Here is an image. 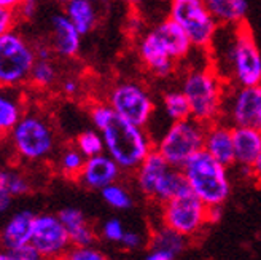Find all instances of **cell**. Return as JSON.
<instances>
[{
	"mask_svg": "<svg viewBox=\"0 0 261 260\" xmlns=\"http://www.w3.org/2000/svg\"><path fill=\"white\" fill-rule=\"evenodd\" d=\"M19 19H32L37 15L38 10V2L37 0H22V2L15 8Z\"/></svg>",
	"mask_w": 261,
	"mask_h": 260,
	"instance_id": "8d00e7d4",
	"label": "cell"
},
{
	"mask_svg": "<svg viewBox=\"0 0 261 260\" xmlns=\"http://www.w3.org/2000/svg\"><path fill=\"white\" fill-rule=\"evenodd\" d=\"M252 171H253V177L261 179V152H259L258 158H256V161H255V164L252 168Z\"/></svg>",
	"mask_w": 261,
	"mask_h": 260,
	"instance_id": "ee69618b",
	"label": "cell"
},
{
	"mask_svg": "<svg viewBox=\"0 0 261 260\" xmlns=\"http://www.w3.org/2000/svg\"><path fill=\"white\" fill-rule=\"evenodd\" d=\"M124 233H126V230L118 219H110L102 225V235L110 243H121Z\"/></svg>",
	"mask_w": 261,
	"mask_h": 260,
	"instance_id": "e575fe53",
	"label": "cell"
},
{
	"mask_svg": "<svg viewBox=\"0 0 261 260\" xmlns=\"http://www.w3.org/2000/svg\"><path fill=\"white\" fill-rule=\"evenodd\" d=\"M65 258L69 260H106V254L102 251L91 248L89 246H72L69 252L65 254Z\"/></svg>",
	"mask_w": 261,
	"mask_h": 260,
	"instance_id": "d6a6232c",
	"label": "cell"
},
{
	"mask_svg": "<svg viewBox=\"0 0 261 260\" xmlns=\"http://www.w3.org/2000/svg\"><path fill=\"white\" fill-rule=\"evenodd\" d=\"M205 5L220 26H238L245 22L249 10L247 0H205Z\"/></svg>",
	"mask_w": 261,
	"mask_h": 260,
	"instance_id": "603a6c76",
	"label": "cell"
},
{
	"mask_svg": "<svg viewBox=\"0 0 261 260\" xmlns=\"http://www.w3.org/2000/svg\"><path fill=\"white\" fill-rule=\"evenodd\" d=\"M221 217V206H208V224H214Z\"/></svg>",
	"mask_w": 261,
	"mask_h": 260,
	"instance_id": "7bdbcfd3",
	"label": "cell"
},
{
	"mask_svg": "<svg viewBox=\"0 0 261 260\" xmlns=\"http://www.w3.org/2000/svg\"><path fill=\"white\" fill-rule=\"evenodd\" d=\"M145 258L147 260H174L175 255L163 249H150Z\"/></svg>",
	"mask_w": 261,
	"mask_h": 260,
	"instance_id": "f35d334b",
	"label": "cell"
},
{
	"mask_svg": "<svg viewBox=\"0 0 261 260\" xmlns=\"http://www.w3.org/2000/svg\"><path fill=\"white\" fill-rule=\"evenodd\" d=\"M169 18L184 29L194 48L207 50L214 43L220 24L207 8L205 0H169Z\"/></svg>",
	"mask_w": 261,
	"mask_h": 260,
	"instance_id": "52a82bcc",
	"label": "cell"
},
{
	"mask_svg": "<svg viewBox=\"0 0 261 260\" xmlns=\"http://www.w3.org/2000/svg\"><path fill=\"white\" fill-rule=\"evenodd\" d=\"M0 190H5L13 198H16L28 193L31 190V185L28 179L21 173L13 171V170H4L0 173Z\"/></svg>",
	"mask_w": 261,
	"mask_h": 260,
	"instance_id": "f546056e",
	"label": "cell"
},
{
	"mask_svg": "<svg viewBox=\"0 0 261 260\" xmlns=\"http://www.w3.org/2000/svg\"><path fill=\"white\" fill-rule=\"evenodd\" d=\"M7 136L16 157L29 163L48 158L56 142L55 129L46 116L29 110Z\"/></svg>",
	"mask_w": 261,
	"mask_h": 260,
	"instance_id": "5b68a950",
	"label": "cell"
},
{
	"mask_svg": "<svg viewBox=\"0 0 261 260\" xmlns=\"http://www.w3.org/2000/svg\"><path fill=\"white\" fill-rule=\"evenodd\" d=\"M86 157L82 153V150L75 147H69L65 149L61 153V158H59V171L64 177L67 179H73L76 180L78 176H80L83 166H85Z\"/></svg>",
	"mask_w": 261,
	"mask_h": 260,
	"instance_id": "4316f807",
	"label": "cell"
},
{
	"mask_svg": "<svg viewBox=\"0 0 261 260\" xmlns=\"http://www.w3.org/2000/svg\"><path fill=\"white\" fill-rule=\"evenodd\" d=\"M55 2H59V4H65L67 0H55Z\"/></svg>",
	"mask_w": 261,
	"mask_h": 260,
	"instance_id": "7dc6e473",
	"label": "cell"
},
{
	"mask_svg": "<svg viewBox=\"0 0 261 260\" xmlns=\"http://www.w3.org/2000/svg\"><path fill=\"white\" fill-rule=\"evenodd\" d=\"M53 48H49L46 45H38L35 48V55H37V59H51L53 58Z\"/></svg>",
	"mask_w": 261,
	"mask_h": 260,
	"instance_id": "60d3db41",
	"label": "cell"
},
{
	"mask_svg": "<svg viewBox=\"0 0 261 260\" xmlns=\"http://www.w3.org/2000/svg\"><path fill=\"white\" fill-rule=\"evenodd\" d=\"M123 4L129 5V7H134V5H139L140 4V0H121Z\"/></svg>",
	"mask_w": 261,
	"mask_h": 260,
	"instance_id": "bcb514c9",
	"label": "cell"
},
{
	"mask_svg": "<svg viewBox=\"0 0 261 260\" xmlns=\"http://www.w3.org/2000/svg\"><path fill=\"white\" fill-rule=\"evenodd\" d=\"M223 80L214 66L194 67L185 75L181 89L190 101L193 119L204 125L220 120L225 106Z\"/></svg>",
	"mask_w": 261,
	"mask_h": 260,
	"instance_id": "7a4b0ae2",
	"label": "cell"
},
{
	"mask_svg": "<svg viewBox=\"0 0 261 260\" xmlns=\"http://www.w3.org/2000/svg\"><path fill=\"white\" fill-rule=\"evenodd\" d=\"M100 197L113 209L124 211L133 206V200H130L127 190L118 184H115V182L100 190Z\"/></svg>",
	"mask_w": 261,
	"mask_h": 260,
	"instance_id": "4dcf8cb0",
	"label": "cell"
},
{
	"mask_svg": "<svg viewBox=\"0 0 261 260\" xmlns=\"http://www.w3.org/2000/svg\"><path fill=\"white\" fill-rule=\"evenodd\" d=\"M75 146L82 150V153L86 158L96 157L106 152V142H103L102 133L99 129H86L80 133L75 139Z\"/></svg>",
	"mask_w": 261,
	"mask_h": 260,
	"instance_id": "f1b7e54d",
	"label": "cell"
},
{
	"mask_svg": "<svg viewBox=\"0 0 261 260\" xmlns=\"http://www.w3.org/2000/svg\"><path fill=\"white\" fill-rule=\"evenodd\" d=\"M22 0H0V7H8V8H16Z\"/></svg>",
	"mask_w": 261,
	"mask_h": 260,
	"instance_id": "f6af8a7d",
	"label": "cell"
},
{
	"mask_svg": "<svg viewBox=\"0 0 261 260\" xmlns=\"http://www.w3.org/2000/svg\"><path fill=\"white\" fill-rule=\"evenodd\" d=\"M18 19H19V16L15 8L0 7V34L13 31Z\"/></svg>",
	"mask_w": 261,
	"mask_h": 260,
	"instance_id": "d590c367",
	"label": "cell"
},
{
	"mask_svg": "<svg viewBox=\"0 0 261 260\" xmlns=\"http://www.w3.org/2000/svg\"><path fill=\"white\" fill-rule=\"evenodd\" d=\"M58 79V72L56 67L51 59H37L31 77H29V82L32 86L38 88V89H46L49 86H53L55 82Z\"/></svg>",
	"mask_w": 261,
	"mask_h": 260,
	"instance_id": "83f0119b",
	"label": "cell"
},
{
	"mask_svg": "<svg viewBox=\"0 0 261 260\" xmlns=\"http://www.w3.org/2000/svg\"><path fill=\"white\" fill-rule=\"evenodd\" d=\"M190 188L207 206H221L231 193L228 166L214 158L207 150H199L181 168Z\"/></svg>",
	"mask_w": 261,
	"mask_h": 260,
	"instance_id": "277c9868",
	"label": "cell"
},
{
	"mask_svg": "<svg viewBox=\"0 0 261 260\" xmlns=\"http://www.w3.org/2000/svg\"><path fill=\"white\" fill-rule=\"evenodd\" d=\"M11 200H13V197H11L8 192L0 190V211L5 212L8 207H10V204H11Z\"/></svg>",
	"mask_w": 261,
	"mask_h": 260,
	"instance_id": "b9f144b4",
	"label": "cell"
},
{
	"mask_svg": "<svg viewBox=\"0 0 261 260\" xmlns=\"http://www.w3.org/2000/svg\"><path fill=\"white\" fill-rule=\"evenodd\" d=\"M137 51L142 64L154 77L164 79V77L172 74L177 61L169 55L167 48L161 42V38L154 34V31L145 34L140 38Z\"/></svg>",
	"mask_w": 261,
	"mask_h": 260,
	"instance_id": "4fadbf2b",
	"label": "cell"
},
{
	"mask_svg": "<svg viewBox=\"0 0 261 260\" xmlns=\"http://www.w3.org/2000/svg\"><path fill=\"white\" fill-rule=\"evenodd\" d=\"M163 107H164L166 115L171 119V122L185 120L191 116V106H190L187 94L184 93V89L167 91L163 96Z\"/></svg>",
	"mask_w": 261,
	"mask_h": 260,
	"instance_id": "484cf974",
	"label": "cell"
},
{
	"mask_svg": "<svg viewBox=\"0 0 261 260\" xmlns=\"http://www.w3.org/2000/svg\"><path fill=\"white\" fill-rule=\"evenodd\" d=\"M115 115V110L109 106V104H96L93 106L89 112V116H91V122H93L94 128L96 129H100L106 128L107 123L112 120V116Z\"/></svg>",
	"mask_w": 261,
	"mask_h": 260,
	"instance_id": "836d02e7",
	"label": "cell"
},
{
	"mask_svg": "<svg viewBox=\"0 0 261 260\" xmlns=\"http://www.w3.org/2000/svg\"><path fill=\"white\" fill-rule=\"evenodd\" d=\"M234 137V164L253 168L261 152V131L249 126H232Z\"/></svg>",
	"mask_w": 261,
	"mask_h": 260,
	"instance_id": "e0dca14e",
	"label": "cell"
},
{
	"mask_svg": "<svg viewBox=\"0 0 261 260\" xmlns=\"http://www.w3.org/2000/svg\"><path fill=\"white\" fill-rule=\"evenodd\" d=\"M124 249L127 251H136L137 248H140V244H142V237L139 235L137 231H127L124 233V237L120 243Z\"/></svg>",
	"mask_w": 261,
	"mask_h": 260,
	"instance_id": "74e56055",
	"label": "cell"
},
{
	"mask_svg": "<svg viewBox=\"0 0 261 260\" xmlns=\"http://www.w3.org/2000/svg\"><path fill=\"white\" fill-rule=\"evenodd\" d=\"M78 89H80V83H78L75 79H67L64 83H62V91L65 94H76L78 93Z\"/></svg>",
	"mask_w": 261,
	"mask_h": 260,
	"instance_id": "ab89813d",
	"label": "cell"
},
{
	"mask_svg": "<svg viewBox=\"0 0 261 260\" xmlns=\"http://www.w3.org/2000/svg\"><path fill=\"white\" fill-rule=\"evenodd\" d=\"M64 13L76 26L82 35L93 31L99 18L94 0H67L64 4Z\"/></svg>",
	"mask_w": 261,
	"mask_h": 260,
	"instance_id": "7402d4cb",
	"label": "cell"
},
{
	"mask_svg": "<svg viewBox=\"0 0 261 260\" xmlns=\"http://www.w3.org/2000/svg\"><path fill=\"white\" fill-rule=\"evenodd\" d=\"M35 217L31 211H18L8 219L2 230V244L5 249H16L32 241Z\"/></svg>",
	"mask_w": 261,
	"mask_h": 260,
	"instance_id": "d6986e66",
	"label": "cell"
},
{
	"mask_svg": "<svg viewBox=\"0 0 261 260\" xmlns=\"http://www.w3.org/2000/svg\"><path fill=\"white\" fill-rule=\"evenodd\" d=\"M121 168L109 153H100L96 157H89L78 176V182L91 190H102L118 179Z\"/></svg>",
	"mask_w": 261,
	"mask_h": 260,
	"instance_id": "5bb4252c",
	"label": "cell"
},
{
	"mask_svg": "<svg viewBox=\"0 0 261 260\" xmlns=\"http://www.w3.org/2000/svg\"><path fill=\"white\" fill-rule=\"evenodd\" d=\"M107 104L127 122L145 126L154 112V102L148 91L134 82H120L110 88Z\"/></svg>",
	"mask_w": 261,
	"mask_h": 260,
	"instance_id": "30bf717a",
	"label": "cell"
},
{
	"mask_svg": "<svg viewBox=\"0 0 261 260\" xmlns=\"http://www.w3.org/2000/svg\"><path fill=\"white\" fill-rule=\"evenodd\" d=\"M204 150L226 166L234 164V137L232 126L223 125L220 120L207 125Z\"/></svg>",
	"mask_w": 261,
	"mask_h": 260,
	"instance_id": "2e32d148",
	"label": "cell"
},
{
	"mask_svg": "<svg viewBox=\"0 0 261 260\" xmlns=\"http://www.w3.org/2000/svg\"><path fill=\"white\" fill-rule=\"evenodd\" d=\"M24 110L18 98L11 93H5L0 98V131L8 134L22 119Z\"/></svg>",
	"mask_w": 261,
	"mask_h": 260,
	"instance_id": "d4e9b609",
	"label": "cell"
},
{
	"mask_svg": "<svg viewBox=\"0 0 261 260\" xmlns=\"http://www.w3.org/2000/svg\"><path fill=\"white\" fill-rule=\"evenodd\" d=\"M142 128L143 126L130 123L115 112L107 126L100 129L106 142V152L120 164L121 170L136 171L153 150L151 140Z\"/></svg>",
	"mask_w": 261,
	"mask_h": 260,
	"instance_id": "3957f363",
	"label": "cell"
},
{
	"mask_svg": "<svg viewBox=\"0 0 261 260\" xmlns=\"http://www.w3.org/2000/svg\"><path fill=\"white\" fill-rule=\"evenodd\" d=\"M171 166L172 164L169 163L158 150L153 149L147 155V158L143 160L136 170V182H137L140 193L151 200L156 184H158L160 179L171 170Z\"/></svg>",
	"mask_w": 261,
	"mask_h": 260,
	"instance_id": "ac0fdd59",
	"label": "cell"
},
{
	"mask_svg": "<svg viewBox=\"0 0 261 260\" xmlns=\"http://www.w3.org/2000/svg\"><path fill=\"white\" fill-rule=\"evenodd\" d=\"M37 61L35 50L24 38L8 31L0 34V83L5 88H16L29 80Z\"/></svg>",
	"mask_w": 261,
	"mask_h": 260,
	"instance_id": "ba28073f",
	"label": "cell"
},
{
	"mask_svg": "<svg viewBox=\"0 0 261 260\" xmlns=\"http://www.w3.org/2000/svg\"><path fill=\"white\" fill-rule=\"evenodd\" d=\"M51 29H53V50L61 58H73L78 55L82 46V32L69 19V16L55 15L51 18Z\"/></svg>",
	"mask_w": 261,
	"mask_h": 260,
	"instance_id": "9a60e30c",
	"label": "cell"
},
{
	"mask_svg": "<svg viewBox=\"0 0 261 260\" xmlns=\"http://www.w3.org/2000/svg\"><path fill=\"white\" fill-rule=\"evenodd\" d=\"M43 258L65 257L72 248V240L59 214H40L35 217L31 241Z\"/></svg>",
	"mask_w": 261,
	"mask_h": 260,
	"instance_id": "8fae6325",
	"label": "cell"
},
{
	"mask_svg": "<svg viewBox=\"0 0 261 260\" xmlns=\"http://www.w3.org/2000/svg\"><path fill=\"white\" fill-rule=\"evenodd\" d=\"M231 126H249L261 131V83L238 86L225 101Z\"/></svg>",
	"mask_w": 261,
	"mask_h": 260,
	"instance_id": "7c38bea8",
	"label": "cell"
},
{
	"mask_svg": "<svg viewBox=\"0 0 261 260\" xmlns=\"http://www.w3.org/2000/svg\"><path fill=\"white\" fill-rule=\"evenodd\" d=\"M161 224L193 238L208 224V206L191 188L161 204Z\"/></svg>",
	"mask_w": 261,
	"mask_h": 260,
	"instance_id": "9c48e42d",
	"label": "cell"
},
{
	"mask_svg": "<svg viewBox=\"0 0 261 260\" xmlns=\"http://www.w3.org/2000/svg\"><path fill=\"white\" fill-rule=\"evenodd\" d=\"M153 31L161 38V42L167 48L169 55H171L175 61L185 59L191 53V48H194L188 34L171 18L161 21Z\"/></svg>",
	"mask_w": 261,
	"mask_h": 260,
	"instance_id": "ffe728a7",
	"label": "cell"
},
{
	"mask_svg": "<svg viewBox=\"0 0 261 260\" xmlns=\"http://www.w3.org/2000/svg\"><path fill=\"white\" fill-rule=\"evenodd\" d=\"M205 129L207 125L193 116L172 122L154 149L172 166L181 170L193 155L204 149Z\"/></svg>",
	"mask_w": 261,
	"mask_h": 260,
	"instance_id": "8992f818",
	"label": "cell"
},
{
	"mask_svg": "<svg viewBox=\"0 0 261 260\" xmlns=\"http://www.w3.org/2000/svg\"><path fill=\"white\" fill-rule=\"evenodd\" d=\"M59 217L69 231L72 246H89L96 241V231L80 209L65 207L59 212Z\"/></svg>",
	"mask_w": 261,
	"mask_h": 260,
	"instance_id": "44dd1931",
	"label": "cell"
},
{
	"mask_svg": "<svg viewBox=\"0 0 261 260\" xmlns=\"http://www.w3.org/2000/svg\"><path fill=\"white\" fill-rule=\"evenodd\" d=\"M188 240L185 235L175 231L174 228L167 227L161 224L160 228H156L151 233V240H150V249H163L174 254L175 257L185 251Z\"/></svg>",
	"mask_w": 261,
	"mask_h": 260,
	"instance_id": "cb8c5ba5",
	"label": "cell"
},
{
	"mask_svg": "<svg viewBox=\"0 0 261 260\" xmlns=\"http://www.w3.org/2000/svg\"><path fill=\"white\" fill-rule=\"evenodd\" d=\"M0 258L2 260H38V258H42V255L35 249V246L29 243L16 249H5L0 254Z\"/></svg>",
	"mask_w": 261,
	"mask_h": 260,
	"instance_id": "1f68e13d",
	"label": "cell"
},
{
	"mask_svg": "<svg viewBox=\"0 0 261 260\" xmlns=\"http://www.w3.org/2000/svg\"><path fill=\"white\" fill-rule=\"evenodd\" d=\"M226 67L221 77L232 80L238 86L261 83V53L245 22L232 26L229 42L221 51V66Z\"/></svg>",
	"mask_w": 261,
	"mask_h": 260,
	"instance_id": "6da1fadb",
	"label": "cell"
}]
</instances>
